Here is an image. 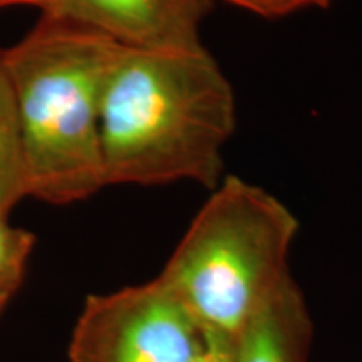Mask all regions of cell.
Returning a JSON list of instances; mask_svg holds the SVG:
<instances>
[{"mask_svg":"<svg viewBox=\"0 0 362 362\" xmlns=\"http://www.w3.org/2000/svg\"><path fill=\"white\" fill-rule=\"evenodd\" d=\"M235 121L232 84L203 44H121L99 111L106 185L193 181L214 189Z\"/></svg>","mask_w":362,"mask_h":362,"instance_id":"1","label":"cell"},{"mask_svg":"<svg viewBox=\"0 0 362 362\" xmlns=\"http://www.w3.org/2000/svg\"><path fill=\"white\" fill-rule=\"evenodd\" d=\"M119 45L44 13L24 39L0 51L19 112L27 197L71 205L107 187L99 111Z\"/></svg>","mask_w":362,"mask_h":362,"instance_id":"2","label":"cell"},{"mask_svg":"<svg viewBox=\"0 0 362 362\" xmlns=\"http://www.w3.org/2000/svg\"><path fill=\"white\" fill-rule=\"evenodd\" d=\"M296 215L259 185L226 176L158 275L208 332L235 342L291 277Z\"/></svg>","mask_w":362,"mask_h":362,"instance_id":"3","label":"cell"},{"mask_svg":"<svg viewBox=\"0 0 362 362\" xmlns=\"http://www.w3.org/2000/svg\"><path fill=\"white\" fill-rule=\"evenodd\" d=\"M208 330L160 277L86 298L69 341L71 362H193Z\"/></svg>","mask_w":362,"mask_h":362,"instance_id":"4","label":"cell"},{"mask_svg":"<svg viewBox=\"0 0 362 362\" xmlns=\"http://www.w3.org/2000/svg\"><path fill=\"white\" fill-rule=\"evenodd\" d=\"M208 0H54L45 16L98 30L133 47H188L200 42Z\"/></svg>","mask_w":362,"mask_h":362,"instance_id":"5","label":"cell"},{"mask_svg":"<svg viewBox=\"0 0 362 362\" xmlns=\"http://www.w3.org/2000/svg\"><path fill=\"white\" fill-rule=\"evenodd\" d=\"M312 317L292 275L277 288L233 342V362H307Z\"/></svg>","mask_w":362,"mask_h":362,"instance_id":"6","label":"cell"},{"mask_svg":"<svg viewBox=\"0 0 362 362\" xmlns=\"http://www.w3.org/2000/svg\"><path fill=\"white\" fill-rule=\"evenodd\" d=\"M27 197L24 143L17 103L0 52V210Z\"/></svg>","mask_w":362,"mask_h":362,"instance_id":"7","label":"cell"},{"mask_svg":"<svg viewBox=\"0 0 362 362\" xmlns=\"http://www.w3.org/2000/svg\"><path fill=\"white\" fill-rule=\"evenodd\" d=\"M35 245V235L8 223V211L0 210V315L19 292Z\"/></svg>","mask_w":362,"mask_h":362,"instance_id":"8","label":"cell"},{"mask_svg":"<svg viewBox=\"0 0 362 362\" xmlns=\"http://www.w3.org/2000/svg\"><path fill=\"white\" fill-rule=\"evenodd\" d=\"M232 6L265 17H279L302 11L307 7H325L330 0H223Z\"/></svg>","mask_w":362,"mask_h":362,"instance_id":"9","label":"cell"},{"mask_svg":"<svg viewBox=\"0 0 362 362\" xmlns=\"http://www.w3.org/2000/svg\"><path fill=\"white\" fill-rule=\"evenodd\" d=\"M193 362H233V341L208 332L206 346Z\"/></svg>","mask_w":362,"mask_h":362,"instance_id":"10","label":"cell"},{"mask_svg":"<svg viewBox=\"0 0 362 362\" xmlns=\"http://www.w3.org/2000/svg\"><path fill=\"white\" fill-rule=\"evenodd\" d=\"M54 0H0V8L8 7V6H35L42 11H49V7L52 6Z\"/></svg>","mask_w":362,"mask_h":362,"instance_id":"11","label":"cell"}]
</instances>
